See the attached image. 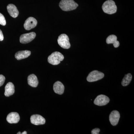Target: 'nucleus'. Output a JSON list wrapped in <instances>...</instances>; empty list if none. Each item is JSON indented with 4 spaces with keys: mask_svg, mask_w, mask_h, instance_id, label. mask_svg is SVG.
<instances>
[{
    "mask_svg": "<svg viewBox=\"0 0 134 134\" xmlns=\"http://www.w3.org/2000/svg\"><path fill=\"white\" fill-rule=\"evenodd\" d=\"M59 6L63 11H69L76 9L78 5L74 0H61Z\"/></svg>",
    "mask_w": 134,
    "mask_h": 134,
    "instance_id": "obj_1",
    "label": "nucleus"
},
{
    "mask_svg": "<svg viewBox=\"0 0 134 134\" xmlns=\"http://www.w3.org/2000/svg\"><path fill=\"white\" fill-rule=\"evenodd\" d=\"M102 9L106 14H113L117 12V7L113 1L108 0L103 3Z\"/></svg>",
    "mask_w": 134,
    "mask_h": 134,
    "instance_id": "obj_2",
    "label": "nucleus"
},
{
    "mask_svg": "<svg viewBox=\"0 0 134 134\" xmlns=\"http://www.w3.org/2000/svg\"><path fill=\"white\" fill-rule=\"evenodd\" d=\"M64 57L61 53L58 52H53L48 56V62L50 64L53 65H59L63 60Z\"/></svg>",
    "mask_w": 134,
    "mask_h": 134,
    "instance_id": "obj_3",
    "label": "nucleus"
},
{
    "mask_svg": "<svg viewBox=\"0 0 134 134\" xmlns=\"http://www.w3.org/2000/svg\"><path fill=\"white\" fill-rule=\"evenodd\" d=\"M58 42L59 45L62 48L68 49L70 47L69 38L66 34H61L58 37Z\"/></svg>",
    "mask_w": 134,
    "mask_h": 134,
    "instance_id": "obj_4",
    "label": "nucleus"
},
{
    "mask_svg": "<svg viewBox=\"0 0 134 134\" xmlns=\"http://www.w3.org/2000/svg\"><path fill=\"white\" fill-rule=\"evenodd\" d=\"M104 75L102 72L98 70H93L89 74L87 77V81L89 82H94L103 79Z\"/></svg>",
    "mask_w": 134,
    "mask_h": 134,
    "instance_id": "obj_5",
    "label": "nucleus"
},
{
    "mask_svg": "<svg viewBox=\"0 0 134 134\" xmlns=\"http://www.w3.org/2000/svg\"><path fill=\"white\" fill-rule=\"evenodd\" d=\"M36 36V34L34 32L24 34L20 36L19 41L22 44H27L32 41L35 38Z\"/></svg>",
    "mask_w": 134,
    "mask_h": 134,
    "instance_id": "obj_6",
    "label": "nucleus"
},
{
    "mask_svg": "<svg viewBox=\"0 0 134 134\" xmlns=\"http://www.w3.org/2000/svg\"><path fill=\"white\" fill-rule=\"evenodd\" d=\"M110 102V99L107 96L104 95L98 96L94 100V104L98 106L105 105Z\"/></svg>",
    "mask_w": 134,
    "mask_h": 134,
    "instance_id": "obj_7",
    "label": "nucleus"
},
{
    "mask_svg": "<svg viewBox=\"0 0 134 134\" xmlns=\"http://www.w3.org/2000/svg\"><path fill=\"white\" fill-rule=\"evenodd\" d=\"M37 21L34 18L30 17L26 19L24 24L25 29L26 30H30L37 26Z\"/></svg>",
    "mask_w": 134,
    "mask_h": 134,
    "instance_id": "obj_8",
    "label": "nucleus"
},
{
    "mask_svg": "<svg viewBox=\"0 0 134 134\" xmlns=\"http://www.w3.org/2000/svg\"><path fill=\"white\" fill-rule=\"evenodd\" d=\"M30 120L32 124L35 125H43L46 122L45 119L38 114L32 115L31 117Z\"/></svg>",
    "mask_w": 134,
    "mask_h": 134,
    "instance_id": "obj_9",
    "label": "nucleus"
},
{
    "mask_svg": "<svg viewBox=\"0 0 134 134\" xmlns=\"http://www.w3.org/2000/svg\"><path fill=\"white\" fill-rule=\"evenodd\" d=\"M120 118V113L116 110L113 111L109 116V120L111 125L113 126H116L119 122Z\"/></svg>",
    "mask_w": 134,
    "mask_h": 134,
    "instance_id": "obj_10",
    "label": "nucleus"
},
{
    "mask_svg": "<svg viewBox=\"0 0 134 134\" xmlns=\"http://www.w3.org/2000/svg\"><path fill=\"white\" fill-rule=\"evenodd\" d=\"M7 120V121L10 124H16L19 122L20 117L17 113H10L8 115Z\"/></svg>",
    "mask_w": 134,
    "mask_h": 134,
    "instance_id": "obj_11",
    "label": "nucleus"
},
{
    "mask_svg": "<svg viewBox=\"0 0 134 134\" xmlns=\"http://www.w3.org/2000/svg\"><path fill=\"white\" fill-rule=\"evenodd\" d=\"M8 12L10 16L16 18L18 16L19 12L17 8L14 4H9L7 7Z\"/></svg>",
    "mask_w": 134,
    "mask_h": 134,
    "instance_id": "obj_12",
    "label": "nucleus"
},
{
    "mask_svg": "<svg viewBox=\"0 0 134 134\" xmlns=\"http://www.w3.org/2000/svg\"><path fill=\"white\" fill-rule=\"evenodd\" d=\"M15 93V86L11 82L8 83L5 87V96L7 97L12 96Z\"/></svg>",
    "mask_w": 134,
    "mask_h": 134,
    "instance_id": "obj_13",
    "label": "nucleus"
},
{
    "mask_svg": "<svg viewBox=\"0 0 134 134\" xmlns=\"http://www.w3.org/2000/svg\"><path fill=\"white\" fill-rule=\"evenodd\" d=\"M53 90L55 93L62 95L64 92L65 86L61 82L57 81L54 84Z\"/></svg>",
    "mask_w": 134,
    "mask_h": 134,
    "instance_id": "obj_14",
    "label": "nucleus"
},
{
    "mask_svg": "<svg viewBox=\"0 0 134 134\" xmlns=\"http://www.w3.org/2000/svg\"><path fill=\"white\" fill-rule=\"evenodd\" d=\"M31 54V52L29 50L19 51L16 53L15 58L17 60H22L29 57Z\"/></svg>",
    "mask_w": 134,
    "mask_h": 134,
    "instance_id": "obj_15",
    "label": "nucleus"
},
{
    "mask_svg": "<svg viewBox=\"0 0 134 134\" xmlns=\"http://www.w3.org/2000/svg\"><path fill=\"white\" fill-rule=\"evenodd\" d=\"M28 83L30 86L32 87L36 88L38 84V81L37 76L35 75H30L28 77Z\"/></svg>",
    "mask_w": 134,
    "mask_h": 134,
    "instance_id": "obj_16",
    "label": "nucleus"
},
{
    "mask_svg": "<svg viewBox=\"0 0 134 134\" xmlns=\"http://www.w3.org/2000/svg\"><path fill=\"white\" fill-rule=\"evenodd\" d=\"M107 44H113L115 48H117L120 46V43L117 41V36L114 35H111L108 36L106 39Z\"/></svg>",
    "mask_w": 134,
    "mask_h": 134,
    "instance_id": "obj_17",
    "label": "nucleus"
},
{
    "mask_svg": "<svg viewBox=\"0 0 134 134\" xmlns=\"http://www.w3.org/2000/svg\"><path fill=\"white\" fill-rule=\"evenodd\" d=\"M132 76L131 74H128L125 75L121 82V84L122 86H125L129 85L132 81Z\"/></svg>",
    "mask_w": 134,
    "mask_h": 134,
    "instance_id": "obj_18",
    "label": "nucleus"
},
{
    "mask_svg": "<svg viewBox=\"0 0 134 134\" xmlns=\"http://www.w3.org/2000/svg\"><path fill=\"white\" fill-rule=\"evenodd\" d=\"M0 24L3 26H5L6 25V21L5 17L1 13H0Z\"/></svg>",
    "mask_w": 134,
    "mask_h": 134,
    "instance_id": "obj_19",
    "label": "nucleus"
},
{
    "mask_svg": "<svg viewBox=\"0 0 134 134\" xmlns=\"http://www.w3.org/2000/svg\"><path fill=\"white\" fill-rule=\"evenodd\" d=\"M5 77L2 75H0V87L2 86L5 82Z\"/></svg>",
    "mask_w": 134,
    "mask_h": 134,
    "instance_id": "obj_20",
    "label": "nucleus"
},
{
    "mask_svg": "<svg viewBox=\"0 0 134 134\" xmlns=\"http://www.w3.org/2000/svg\"><path fill=\"white\" fill-rule=\"evenodd\" d=\"M100 129L98 128L94 129L92 130L91 131V134H98L100 132Z\"/></svg>",
    "mask_w": 134,
    "mask_h": 134,
    "instance_id": "obj_21",
    "label": "nucleus"
},
{
    "mask_svg": "<svg viewBox=\"0 0 134 134\" xmlns=\"http://www.w3.org/2000/svg\"><path fill=\"white\" fill-rule=\"evenodd\" d=\"M4 37H3V34L2 32L0 30V41H2L3 40Z\"/></svg>",
    "mask_w": 134,
    "mask_h": 134,
    "instance_id": "obj_22",
    "label": "nucleus"
},
{
    "mask_svg": "<svg viewBox=\"0 0 134 134\" xmlns=\"http://www.w3.org/2000/svg\"><path fill=\"white\" fill-rule=\"evenodd\" d=\"M27 133V132H26V131H24V132H23V133H21L22 134H26Z\"/></svg>",
    "mask_w": 134,
    "mask_h": 134,
    "instance_id": "obj_23",
    "label": "nucleus"
},
{
    "mask_svg": "<svg viewBox=\"0 0 134 134\" xmlns=\"http://www.w3.org/2000/svg\"><path fill=\"white\" fill-rule=\"evenodd\" d=\"M17 134H21V132H18V133H17Z\"/></svg>",
    "mask_w": 134,
    "mask_h": 134,
    "instance_id": "obj_24",
    "label": "nucleus"
}]
</instances>
